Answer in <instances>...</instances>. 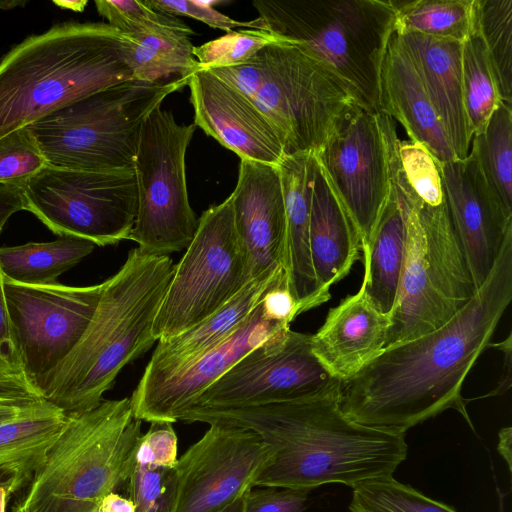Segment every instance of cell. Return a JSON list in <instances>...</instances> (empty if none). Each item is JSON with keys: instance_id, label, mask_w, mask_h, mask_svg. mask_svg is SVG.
I'll list each match as a JSON object with an SVG mask.
<instances>
[{"instance_id": "obj_1", "label": "cell", "mask_w": 512, "mask_h": 512, "mask_svg": "<svg viewBox=\"0 0 512 512\" xmlns=\"http://www.w3.org/2000/svg\"><path fill=\"white\" fill-rule=\"evenodd\" d=\"M512 300V231L471 300L442 327L385 348L342 381L338 404L350 420L372 428L406 431L448 409L472 421L464 381ZM474 429V428H473Z\"/></svg>"}, {"instance_id": "obj_2", "label": "cell", "mask_w": 512, "mask_h": 512, "mask_svg": "<svg viewBox=\"0 0 512 512\" xmlns=\"http://www.w3.org/2000/svg\"><path fill=\"white\" fill-rule=\"evenodd\" d=\"M339 393L241 408L192 407L180 420L256 432L271 448L272 456L254 487L311 491L324 484L341 483L353 488L393 476L407 457L405 434L350 420L339 408Z\"/></svg>"}, {"instance_id": "obj_3", "label": "cell", "mask_w": 512, "mask_h": 512, "mask_svg": "<svg viewBox=\"0 0 512 512\" xmlns=\"http://www.w3.org/2000/svg\"><path fill=\"white\" fill-rule=\"evenodd\" d=\"M174 272L168 255L138 247L103 289L82 337L45 379L42 397L66 415L96 407L120 371L156 342L152 326Z\"/></svg>"}, {"instance_id": "obj_4", "label": "cell", "mask_w": 512, "mask_h": 512, "mask_svg": "<svg viewBox=\"0 0 512 512\" xmlns=\"http://www.w3.org/2000/svg\"><path fill=\"white\" fill-rule=\"evenodd\" d=\"M125 37L107 23L66 22L0 61V138L102 89L133 80Z\"/></svg>"}, {"instance_id": "obj_5", "label": "cell", "mask_w": 512, "mask_h": 512, "mask_svg": "<svg viewBox=\"0 0 512 512\" xmlns=\"http://www.w3.org/2000/svg\"><path fill=\"white\" fill-rule=\"evenodd\" d=\"M142 435L128 397L103 399L88 411L66 415L12 512H97L104 496L126 486Z\"/></svg>"}, {"instance_id": "obj_6", "label": "cell", "mask_w": 512, "mask_h": 512, "mask_svg": "<svg viewBox=\"0 0 512 512\" xmlns=\"http://www.w3.org/2000/svg\"><path fill=\"white\" fill-rule=\"evenodd\" d=\"M260 30L297 46L362 108L381 111V72L395 29L391 0H254Z\"/></svg>"}, {"instance_id": "obj_7", "label": "cell", "mask_w": 512, "mask_h": 512, "mask_svg": "<svg viewBox=\"0 0 512 512\" xmlns=\"http://www.w3.org/2000/svg\"><path fill=\"white\" fill-rule=\"evenodd\" d=\"M391 176L406 199V240L385 348L442 327L477 291L447 202L430 205L420 201L398 163L391 167Z\"/></svg>"}, {"instance_id": "obj_8", "label": "cell", "mask_w": 512, "mask_h": 512, "mask_svg": "<svg viewBox=\"0 0 512 512\" xmlns=\"http://www.w3.org/2000/svg\"><path fill=\"white\" fill-rule=\"evenodd\" d=\"M208 71L240 90L261 111L285 155L317 153L356 104L323 66L281 40L239 65Z\"/></svg>"}, {"instance_id": "obj_9", "label": "cell", "mask_w": 512, "mask_h": 512, "mask_svg": "<svg viewBox=\"0 0 512 512\" xmlns=\"http://www.w3.org/2000/svg\"><path fill=\"white\" fill-rule=\"evenodd\" d=\"M188 81L129 80L83 97L28 127L50 166L94 172L130 170L145 119Z\"/></svg>"}, {"instance_id": "obj_10", "label": "cell", "mask_w": 512, "mask_h": 512, "mask_svg": "<svg viewBox=\"0 0 512 512\" xmlns=\"http://www.w3.org/2000/svg\"><path fill=\"white\" fill-rule=\"evenodd\" d=\"M252 279L237 234L231 198L210 206L174 272L155 316L152 335L168 340L219 310Z\"/></svg>"}, {"instance_id": "obj_11", "label": "cell", "mask_w": 512, "mask_h": 512, "mask_svg": "<svg viewBox=\"0 0 512 512\" xmlns=\"http://www.w3.org/2000/svg\"><path fill=\"white\" fill-rule=\"evenodd\" d=\"M195 130L161 106L142 125L133 165L138 209L129 240L144 253L168 255L194 238L198 219L189 202L185 157Z\"/></svg>"}, {"instance_id": "obj_12", "label": "cell", "mask_w": 512, "mask_h": 512, "mask_svg": "<svg viewBox=\"0 0 512 512\" xmlns=\"http://www.w3.org/2000/svg\"><path fill=\"white\" fill-rule=\"evenodd\" d=\"M22 189L25 210L60 237L98 246L130 237L138 209L133 169L94 172L47 165Z\"/></svg>"}, {"instance_id": "obj_13", "label": "cell", "mask_w": 512, "mask_h": 512, "mask_svg": "<svg viewBox=\"0 0 512 512\" xmlns=\"http://www.w3.org/2000/svg\"><path fill=\"white\" fill-rule=\"evenodd\" d=\"M396 135L389 115L354 104L315 153L362 247L370 241L390 192V148Z\"/></svg>"}, {"instance_id": "obj_14", "label": "cell", "mask_w": 512, "mask_h": 512, "mask_svg": "<svg viewBox=\"0 0 512 512\" xmlns=\"http://www.w3.org/2000/svg\"><path fill=\"white\" fill-rule=\"evenodd\" d=\"M341 384L314 355L310 335L290 329L248 352L192 407L241 408L314 399L338 394Z\"/></svg>"}, {"instance_id": "obj_15", "label": "cell", "mask_w": 512, "mask_h": 512, "mask_svg": "<svg viewBox=\"0 0 512 512\" xmlns=\"http://www.w3.org/2000/svg\"><path fill=\"white\" fill-rule=\"evenodd\" d=\"M102 289L103 283L81 287L58 282L31 285L3 278L6 308L23 372L38 391L82 337Z\"/></svg>"}, {"instance_id": "obj_16", "label": "cell", "mask_w": 512, "mask_h": 512, "mask_svg": "<svg viewBox=\"0 0 512 512\" xmlns=\"http://www.w3.org/2000/svg\"><path fill=\"white\" fill-rule=\"evenodd\" d=\"M271 456V448L256 432L210 424L175 464V512H219L254 487Z\"/></svg>"}, {"instance_id": "obj_17", "label": "cell", "mask_w": 512, "mask_h": 512, "mask_svg": "<svg viewBox=\"0 0 512 512\" xmlns=\"http://www.w3.org/2000/svg\"><path fill=\"white\" fill-rule=\"evenodd\" d=\"M290 325L268 317L261 306L224 341L165 373H143L130 397L134 417L174 423L200 395L243 356L264 341L286 333Z\"/></svg>"}, {"instance_id": "obj_18", "label": "cell", "mask_w": 512, "mask_h": 512, "mask_svg": "<svg viewBox=\"0 0 512 512\" xmlns=\"http://www.w3.org/2000/svg\"><path fill=\"white\" fill-rule=\"evenodd\" d=\"M438 167L451 220L478 290L512 231V216L492 195L472 152L463 160L438 163Z\"/></svg>"}, {"instance_id": "obj_19", "label": "cell", "mask_w": 512, "mask_h": 512, "mask_svg": "<svg viewBox=\"0 0 512 512\" xmlns=\"http://www.w3.org/2000/svg\"><path fill=\"white\" fill-rule=\"evenodd\" d=\"M194 124L241 160L278 166L284 149L261 111L236 87L208 70L188 81Z\"/></svg>"}, {"instance_id": "obj_20", "label": "cell", "mask_w": 512, "mask_h": 512, "mask_svg": "<svg viewBox=\"0 0 512 512\" xmlns=\"http://www.w3.org/2000/svg\"><path fill=\"white\" fill-rule=\"evenodd\" d=\"M229 197L252 279L279 268L286 270L287 222L278 167L241 160Z\"/></svg>"}, {"instance_id": "obj_21", "label": "cell", "mask_w": 512, "mask_h": 512, "mask_svg": "<svg viewBox=\"0 0 512 512\" xmlns=\"http://www.w3.org/2000/svg\"><path fill=\"white\" fill-rule=\"evenodd\" d=\"M390 325L363 287L331 308L320 329L310 335L314 355L341 381L356 375L385 349Z\"/></svg>"}, {"instance_id": "obj_22", "label": "cell", "mask_w": 512, "mask_h": 512, "mask_svg": "<svg viewBox=\"0 0 512 512\" xmlns=\"http://www.w3.org/2000/svg\"><path fill=\"white\" fill-rule=\"evenodd\" d=\"M396 34L415 65L456 159H465L472 134L463 102L462 43L416 33Z\"/></svg>"}, {"instance_id": "obj_23", "label": "cell", "mask_w": 512, "mask_h": 512, "mask_svg": "<svg viewBox=\"0 0 512 512\" xmlns=\"http://www.w3.org/2000/svg\"><path fill=\"white\" fill-rule=\"evenodd\" d=\"M309 246L320 296L325 303L331 297V287L346 277L360 258L362 241L315 153Z\"/></svg>"}, {"instance_id": "obj_24", "label": "cell", "mask_w": 512, "mask_h": 512, "mask_svg": "<svg viewBox=\"0 0 512 512\" xmlns=\"http://www.w3.org/2000/svg\"><path fill=\"white\" fill-rule=\"evenodd\" d=\"M380 104L382 112L401 123L409 141L423 144L438 163L456 159L415 65L395 31L384 56Z\"/></svg>"}, {"instance_id": "obj_25", "label": "cell", "mask_w": 512, "mask_h": 512, "mask_svg": "<svg viewBox=\"0 0 512 512\" xmlns=\"http://www.w3.org/2000/svg\"><path fill=\"white\" fill-rule=\"evenodd\" d=\"M313 161L314 152L298 153L285 155L277 166L287 222L286 273L299 315L324 303L309 246Z\"/></svg>"}, {"instance_id": "obj_26", "label": "cell", "mask_w": 512, "mask_h": 512, "mask_svg": "<svg viewBox=\"0 0 512 512\" xmlns=\"http://www.w3.org/2000/svg\"><path fill=\"white\" fill-rule=\"evenodd\" d=\"M279 268L251 280L212 315L168 340L158 341L144 373L172 371L215 347L238 329L261 303L265 293L286 276Z\"/></svg>"}, {"instance_id": "obj_27", "label": "cell", "mask_w": 512, "mask_h": 512, "mask_svg": "<svg viewBox=\"0 0 512 512\" xmlns=\"http://www.w3.org/2000/svg\"><path fill=\"white\" fill-rule=\"evenodd\" d=\"M406 240V199L391 176V188L370 241L362 247V287L375 307L390 314L396 302Z\"/></svg>"}, {"instance_id": "obj_28", "label": "cell", "mask_w": 512, "mask_h": 512, "mask_svg": "<svg viewBox=\"0 0 512 512\" xmlns=\"http://www.w3.org/2000/svg\"><path fill=\"white\" fill-rule=\"evenodd\" d=\"M66 420V414L46 400L22 415L0 423V471L27 484L44 462Z\"/></svg>"}, {"instance_id": "obj_29", "label": "cell", "mask_w": 512, "mask_h": 512, "mask_svg": "<svg viewBox=\"0 0 512 512\" xmlns=\"http://www.w3.org/2000/svg\"><path fill=\"white\" fill-rule=\"evenodd\" d=\"M189 29H166L125 37L126 62L133 80L156 84L173 78H190L199 71Z\"/></svg>"}, {"instance_id": "obj_30", "label": "cell", "mask_w": 512, "mask_h": 512, "mask_svg": "<svg viewBox=\"0 0 512 512\" xmlns=\"http://www.w3.org/2000/svg\"><path fill=\"white\" fill-rule=\"evenodd\" d=\"M90 241L61 237L49 242H28L0 247V272L4 279L31 285L54 284L58 277L92 253Z\"/></svg>"}, {"instance_id": "obj_31", "label": "cell", "mask_w": 512, "mask_h": 512, "mask_svg": "<svg viewBox=\"0 0 512 512\" xmlns=\"http://www.w3.org/2000/svg\"><path fill=\"white\" fill-rule=\"evenodd\" d=\"M395 32L463 43L477 29V0H391Z\"/></svg>"}, {"instance_id": "obj_32", "label": "cell", "mask_w": 512, "mask_h": 512, "mask_svg": "<svg viewBox=\"0 0 512 512\" xmlns=\"http://www.w3.org/2000/svg\"><path fill=\"white\" fill-rule=\"evenodd\" d=\"M470 152L502 209L512 216V107L501 102L484 129L472 137Z\"/></svg>"}, {"instance_id": "obj_33", "label": "cell", "mask_w": 512, "mask_h": 512, "mask_svg": "<svg viewBox=\"0 0 512 512\" xmlns=\"http://www.w3.org/2000/svg\"><path fill=\"white\" fill-rule=\"evenodd\" d=\"M461 71L464 108L473 137L502 102L478 28L462 43Z\"/></svg>"}, {"instance_id": "obj_34", "label": "cell", "mask_w": 512, "mask_h": 512, "mask_svg": "<svg viewBox=\"0 0 512 512\" xmlns=\"http://www.w3.org/2000/svg\"><path fill=\"white\" fill-rule=\"evenodd\" d=\"M477 28L486 47L500 98L512 103V0H477Z\"/></svg>"}, {"instance_id": "obj_35", "label": "cell", "mask_w": 512, "mask_h": 512, "mask_svg": "<svg viewBox=\"0 0 512 512\" xmlns=\"http://www.w3.org/2000/svg\"><path fill=\"white\" fill-rule=\"evenodd\" d=\"M351 512H457L410 485L391 477L362 482L352 488Z\"/></svg>"}, {"instance_id": "obj_36", "label": "cell", "mask_w": 512, "mask_h": 512, "mask_svg": "<svg viewBox=\"0 0 512 512\" xmlns=\"http://www.w3.org/2000/svg\"><path fill=\"white\" fill-rule=\"evenodd\" d=\"M280 41L264 30H231L225 35L193 47V55L199 70L224 68L239 65L263 47Z\"/></svg>"}, {"instance_id": "obj_37", "label": "cell", "mask_w": 512, "mask_h": 512, "mask_svg": "<svg viewBox=\"0 0 512 512\" xmlns=\"http://www.w3.org/2000/svg\"><path fill=\"white\" fill-rule=\"evenodd\" d=\"M95 6L107 24L126 37L166 29L190 28L178 17L152 9L146 0H97Z\"/></svg>"}, {"instance_id": "obj_38", "label": "cell", "mask_w": 512, "mask_h": 512, "mask_svg": "<svg viewBox=\"0 0 512 512\" xmlns=\"http://www.w3.org/2000/svg\"><path fill=\"white\" fill-rule=\"evenodd\" d=\"M398 163L403 177L422 202L438 205L446 201L438 163L428 149L419 142H396Z\"/></svg>"}, {"instance_id": "obj_39", "label": "cell", "mask_w": 512, "mask_h": 512, "mask_svg": "<svg viewBox=\"0 0 512 512\" xmlns=\"http://www.w3.org/2000/svg\"><path fill=\"white\" fill-rule=\"evenodd\" d=\"M135 512H175L177 474L174 467L135 465L126 483Z\"/></svg>"}, {"instance_id": "obj_40", "label": "cell", "mask_w": 512, "mask_h": 512, "mask_svg": "<svg viewBox=\"0 0 512 512\" xmlns=\"http://www.w3.org/2000/svg\"><path fill=\"white\" fill-rule=\"evenodd\" d=\"M47 165L28 126L0 138V184L23 188Z\"/></svg>"}, {"instance_id": "obj_41", "label": "cell", "mask_w": 512, "mask_h": 512, "mask_svg": "<svg viewBox=\"0 0 512 512\" xmlns=\"http://www.w3.org/2000/svg\"><path fill=\"white\" fill-rule=\"evenodd\" d=\"M154 10L173 16H186L199 20L206 25L229 32L234 28L248 27L260 30L258 19L252 21H238L221 13L214 5L218 1L200 0H146Z\"/></svg>"}, {"instance_id": "obj_42", "label": "cell", "mask_w": 512, "mask_h": 512, "mask_svg": "<svg viewBox=\"0 0 512 512\" xmlns=\"http://www.w3.org/2000/svg\"><path fill=\"white\" fill-rule=\"evenodd\" d=\"M168 421L150 423L142 435L135 454L137 465L146 467H174L178 457V438Z\"/></svg>"}, {"instance_id": "obj_43", "label": "cell", "mask_w": 512, "mask_h": 512, "mask_svg": "<svg viewBox=\"0 0 512 512\" xmlns=\"http://www.w3.org/2000/svg\"><path fill=\"white\" fill-rule=\"evenodd\" d=\"M309 493L305 489L252 487L246 493L244 512H303Z\"/></svg>"}, {"instance_id": "obj_44", "label": "cell", "mask_w": 512, "mask_h": 512, "mask_svg": "<svg viewBox=\"0 0 512 512\" xmlns=\"http://www.w3.org/2000/svg\"><path fill=\"white\" fill-rule=\"evenodd\" d=\"M0 372L24 375L6 308L3 276L0 272ZM25 376V375H24ZM26 377V376H25Z\"/></svg>"}, {"instance_id": "obj_45", "label": "cell", "mask_w": 512, "mask_h": 512, "mask_svg": "<svg viewBox=\"0 0 512 512\" xmlns=\"http://www.w3.org/2000/svg\"><path fill=\"white\" fill-rule=\"evenodd\" d=\"M44 399L24 375L0 372V402L24 403Z\"/></svg>"}, {"instance_id": "obj_46", "label": "cell", "mask_w": 512, "mask_h": 512, "mask_svg": "<svg viewBox=\"0 0 512 512\" xmlns=\"http://www.w3.org/2000/svg\"><path fill=\"white\" fill-rule=\"evenodd\" d=\"M21 210H25L23 189L0 184V233L9 218Z\"/></svg>"}, {"instance_id": "obj_47", "label": "cell", "mask_w": 512, "mask_h": 512, "mask_svg": "<svg viewBox=\"0 0 512 512\" xmlns=\"http://www.w3.org/2000/svg\"><path fill=\"white\" fill-rule=\"evenodd\" d=\"M494 347L503 354V369L495 389L486 396H499L507 392L511 387V364H512V333L499 343L491 342L490 348Z\"/></svg>"}, {"instance_id": "obj_48", "label": "cell", "mask_w": 512, "mask_h": 512, "mask_svg": "<svg viewBox=\"0 0 512 512\" xmlns=\"http://www.w3.org/2000/svg\"><path fill=\"white\" fill-rule=\"evenodd\" d=\"M25 485L16 475L0 471V512H12L13 499Z\"/></svg>"}, {"instance_id": "obj_49", "label": "cell", "mask_w": 512, "mask_h": 512, "mask_svg": "<svg viewBox=\"0 0 512 512\" xmlns=\"http://www.w3.org/2000/svg\"><path fill=\"white\" fill-rule=\"evenodd\" d=\"M97 512H135V504L128 496L110 492L101 500Z\"/></svg>"}, {"instance_id": "obj_50", "label": "cell", "mask_w": 512, "mask_h": 512, "mask_svg": "<svg viewBox=\"0 0 512 512\" xmlns=\"http://www.w3.org/2000/svg\"><path fill=\"white\" fill-rule=\"evenodd\" d=\"M45 399L34 401V402H24V403H8V402H0V423L5 421L14 419L23 413L27 412L41 401Z\"/></svg>"}, {"instance_id": "obj_51", "label": "cell", "mask_w": 512, "mask_h": 512, "mask_svg": "<svg viewBox=\"0 0 512 512\" xmlns=\"http://www.w3.org/2000/svg\"><path fill=\"white\" fill-rule=\"evenodd\" d=\"M498 444L497 450L502 458L505 460L509 472L512 471V428L510 426H506L500 429L498 433Z\"/></svg>"}, {"instance_id": "obj_52", "label": "cell", "mask_w": 512, "mask_h": 512, "mask_svg": "<svg viewBox=\"0 0 512 512\" xmlns=\"http://www.w3.org/2000/svg\"><path fill=\"white\" fill-rule=\"evenodd\" d=\"M246 493L239 496L237 499H235L232 503L227 505L219 512H244Z\"/></svg>"}, {"instance_id": "obj_53", "label": "cell", "mask_w": 512, "mask_h": 512, "mask_svg": "<svg viewBox=\"0 0 512 512\" xmlns=\"http://www.w3.org/2000/svg\"><path fill=\"white\" fill-rule=\"evenodd\" d=\"M56 5L60 6V7H63V8H66V9H71V10H74V11H83L85 6L87 5V1H73V2H54Z\"/></svg>"}, {"instance_id": "obj_54", "label": "cell", "mask_w": 512, "mask_h": 512, "mask_svg": "<svg viewBox=\"0 0 512 512\" xmlns=\"http://www.w3.org/2000/svg\"><path fill=\"white\" fill-rule=\"evenodd\" d=\"M26 4L27 1L21 0L0 1V10H10L17 7H24Z\"/></svg>"}]
</instances>
